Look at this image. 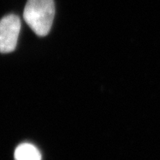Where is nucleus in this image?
I'll return each instance as SVG.
<instances>
[{"mask_svg": "<svg viewBox=\"0 0 160 160\" xmlns=\"http://www.w3.org/2000/svg\"><path fill=\"white\" fill-rule=\"evenodd\" d=\"M21 22L18 16L11 14L0 20V53H10L16 49Z\"/></svg>", "mask_w": 160, "mask_h": 160, "instance_id": "nucleus-2", "label": "nucleus"}, {"mask_svg": "<svg viewBox=\"0 0 160 160\" xmlns=\"http://www.w3.org/2000/svg\"><path fill=\"white\" fill-rule=\"evenodd\" d=\"M54 0H28L24 19L37 35L46 36L51 30L55 17Z\"/></svg>", "mask_w": 160, "mask_h": 160, "instance_id": "nucleus-1", "label": "nucleus"}, {"mask_svg": "<svg viewBox=\"0 0 160 160\" xmlns=\"http://www.w3.org/2000/svg\"><path fill=\"white\" fill-rule=\"evenodd\" d=\"M15 160H42V154L36 146L30 143H22L16 147Z\"/></svg>", "mask_w": 160, "mask_h": 160, "instance_id": "nucleus-3", "label": "nucleus"}]
</instances>
